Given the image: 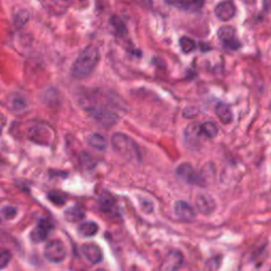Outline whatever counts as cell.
Wrapping results in <instances>:
<instances>
[{"mask_svg":"<svg viewBox=\"0 0 271 271\" xmlns=\"http://www.w3.org/2000/svg\"><path fill=\"white\" fill-rule=\"evenodd\" d=\"M100 51L93 45H89L76 57L71 67V73L76 79H85L93 72L100 62Z\"/></svg>","mask_w":271,"mask_h":271,"instance_id":"1","label":"cell"},{"mask_svg":"<svg viewBox=\"0 0 271 271\" xmlns=\"http://www.w3.org/2000/svg\"><path fill=\"white\" fill-rule=\"evenodd\" d=\"M112 145L113 150L122 157L127 159H140V152L135 141L128 137V136L117 133L113 134L112 137Z\"/></svg>","mask_w":271,"mask_h":271,"instance_id":"2","label":"cell"},{"mask_svg":"<svg viewBox=\"0 0 271 271\" xmlns=\"http://www.w3.org/2000/svg\"><path fill=\"white\" fill-rule=\"evenodd\" d=\"M85 111L88 113V114L94 121H96L99 124L103 125V126H106V127L114 125L119 120V117L117 113L108 111V109H106L104 107H101V106L90 105V106L85 107Z\"/></svg>","mask_w":271,"mask_h":271,"instance_id":"3","label":"cell"},{"mask_svg":"<svg viewBox=\"0 0 271 271\" xmlns=\"http://www.w3.org/2000/svg\"><path fill=\"white\" fill-rule=\"evenodd\" d=\"M176 174L179 179L189 184L195 185H205V180L202 173L197 172L194 167L189 163H183L179 165L176 170Z\"/></svg>","mask_w":271,"mask_h":271,"instance_id":"4","label":"cell"},{"mask_svg":"<svg viewBox=\"0 0 271 271\" xmlns=\"http://www.w3.org/2000/svg\"><path fill=\"white\" fill-rule=\"evenodd\" d=\"M44 254L45 257L51 263H61L66 259L67 251L65 245L61 241L53 240L46 245Z\"/></svg>","mask_w":271,"mask_h":271,"instance_id":"5","label":"cell"},{"mask_svg":"<svg viewBox=\"0 0 271 271\" xmlns=\"http://www.w3.org/2000/svg\"><path fill=\"white\" fill-rule=\"evenodd\" d=\"M217 35L224 46L230 50H237L242 46L241 42L236 37L235 30L232 27H222L218 30Z\"/></svg>","mask_w":271,"mask_h":271,"instance_id":"6","label":"cell"},{"mask_svg":"<svg viewBox=\"0 0 271 271\" xmlns=\"http://www.w3.org/2000/svg\"><path fill=\"white\" fill-rule=\"evenodd\" d=\"M174 213L178 219L182 222L191 223L196 218V213L192 206L183 201H178L174 203Z\"/></svg>","mask_w":271,"mask_h":271,"instance_id":"7","label":"cell"},{"mask_svg":"<svg viewBox=\"0 0 271 271\" xmlns=\"http://www.w3.org/2000/svg\"><path fill=\"white\" fill-rule=\"evenodd\" d=\"M53 229V225L48 219H42V221L38 223L37 227L32 230L30 238L31 241L35 244H40L42 242H45L47 240L49 232Z\"/></svg>","mask_w":271,"mask_h":271,"instance_id":"8","label":"cell"},{"mask_svg":"<svg viewBox=\"0 0 271 271\" xmlns=\"http://www.w3.org/2000/svg\"><path fill=\"white\" fill-rule=\"evenodd\" d=\"M236 14V8L232 0H225L215 8V15L222 22H229Z\"/></svg>","mask_w":271,"mask_h":271,"instance_id":"9","label":"cell"},{"mask_svg":"<svg viewBox=\"0 0 271 271\" xmlns=\"http://www.w3.org/2000/svg\"><path fill=\"white\" fill-rule=\"evenodd\" d=\"M195 204L197 210L202 213V214L204 215H210L216 209V203L214 201V198L210 196L209 194H199L196 197Z\"/></svg>","mask_w":271,"mask_h":271,"instance_id":"10","label":"cell"},{"mask_svg":"<svg viewBox=\"0 0 271 271\" xmlns=\"http://www.w3.org/2000/svg\"><path fill=\"white\" fill-rule=\"evenodd\" d=\"M165 1L189 13L201 11L204 5V0H165Z\"/></svg>","mask_w":271,"mask_h":271,"instance_id":"11","label":"cell"},{"mask_svg":"<svg viewBox=\"0 0 271 271\" xmlns=\"http://www.w3.org/2000/svg\"><path fill=\"white\" fill-rule=\"evenodd\" d=\"M83 254L85 255L88 262L91 264H98L102 261L103 253L101 248L95 244H85L82 247Z\"/></svg>","mask_w":271,"mask_h":271,"instance_id":"12","label":"cell"},{"mask_svg":"<svg viewBox=\"0 0 271 271\" xmlns=\"http://www.w3.org/2000/svg\"><path fill=\"white\" fill-rule=\"evenodd\" d=\"M182 262L183 256L179 251H171L165 259L164 268L166 271H177L181 266Z\"/></svg>","mask_w":271,"mask_h":271,"instance_id":"13","label":"cell"},{"mask_svg":"<svg viewBox=\"0 0 271 271\" xmlns=\"http://www.w3.org/2000/svg\"><path fill=\"white\" fill-rule=\"evenodd\" d=\"M215 113L218 119L221 120L224 124H229L233 120V113H232L229 105L225 103H218L215 108Z\"/></svg>","mask_w":271,"mask_h":271,"instance_id":"14","label":"cell"},{"mask_svg":"<svg viewBox=\"0 0 271 271\" xmlns=\"http://www.w3.org/2000/svg\"><path fill=\"white\" fill-rule=\"evenodd\" d=\"M86 140L88 145L96 151H104L107 146L106 139L103 137L101 134L98 133L90 134Z\"/></svg>","mask_w":271,"mask_h":271,"instance_id":"15","label":"cell"},{"mask_svg":"<svg viewBox=\"0 0 271 271\" xmlns=\"http://www.w3.org/2000/svg\"><path fill=\"white\" fill-rule=\"evenodd\" d=\"M99 231V226L94 222H85L77 227V232L83 237H92Z\"/></svg>","mask_w":271,"mask_h":271,"instance_id":"16","label":"cell"},{"mask_svg":"<svg viewBox=\"0 0 271 271\" xmlns=\"http://www.w3.org/2000/svg\"><path fill=\"white\" fill-rule=\"evenodd\" d=\"M64 216L67 222L70 223H76L80 222L85 217V211H84L80 206H71L68 208L65 213H64Z\"/></svg>","mask_w":271,"mask_h":271,"instance_id":"17","label":"cell"},{"mask_svg":"<svg viewBox=\"0 0 271 271\" xmlns=\"http://www.w3.org/2000/svg\"><path fill=\"white\" fill-rule=\"evenodd\" d=\"M99 204L100 209L104 212H111V210L113 208L115 204L114 197L108 192H102L99 197Z\"/></svg>","mask_w":271,"mask_h":271,"instance_id":"18","label":"cell"},{"mask_svg":"<svg viewBox=\"0 0 271 271\" xmlns=\"http://www.w3.org/2000/svg\"><path fill=\"white\" fill-rule=\"evenodd\" d=\"M109 23L113 27V31L115 32V34L118 36H124L127 33V28L125 23L122 21V18L114 15L111 18V21H109Z\"/></svg>","mask_w":271,"mask_h":271,"instance_id":"19","label":"cell"},{"mask_svg":"<svg viewBox=\"0 0 271 271\" xmlns=\"http://www.w3.org/2000/svg\"><path fill=\"white\" fill-rule=\"evenodd\" d=\"M201 130H202V134H203L205 137L208 138H214L218 134V127L217 125L214 123V122H204L203 125H201Z\"/></svg>","mask_w":271,"mask_h":271,"instance_id":"20","label":"cell"},{"mask_svg":"<svg viewBox=\"0 0 271 271\" xmlns=\"http://www.w3.org/2000/svg\"><path fill=\"white\" fill-rule=\"evenodd\" d=\"M179 46H180V49H181V51L183 53L189 54V53L193 52V51L195 50L196 44H195L194 41L192 40V38L186 37V36H182L179 40Z\"/></svg>","mask_w":271,"mask_h":271,"instance_id":"21","label":"cell"},{"mask_svg":"<svg viewBox=\"0 0 271 271\" xmlns=\"http://www.w3.org/2000/svg\"><path fill=\"white\" fill-rule=\"evenodd\" d=\"M30 14L27 10H19L14 16V23L17 28H22L29 22Z\"/></svg>","mask_w":271,"mask_h":271,"instance_id":"22","label":"cell"},{"mask_svg":"<svg viewBox=\"0 0 271 271\" xmlns=\"http://www.w3.org/2000/svg\"><path fill=\"white\" fill-rule=\"evenodd\" d=\"M10 107L13 109V111H21V109H23L25 107V103L24 101L21 98V96H14V98L11 99L10 101Z\"/></svg>","mask_w":271,"mask_h":271,"instance_id":"23","label":"cell"},{"mask_svg":"<svg viewBox=\"0 0 271 271\" xmlns=\"http://www.w3.org/2000/svg\"><path fill=\"white\" fill-rule=\"evenodd\" d=\"M17 214V209L15 208V206H12V205H5L3 206L2 209V216L5 218V219H12L14 218Z\"/></svg>","mask_w":271,"mask_h":271,"instance_id":"24","label":"cell"},{"mask_svg":"<svg viewBox=\"0 0 271 271\" xmlns=\"http://www.w3.org/2000/svg\"><path fill=\"white\" fill-rule=\"evenodd\" d=\"M11 253L9 252L8 250H3L1 254H0V267L1 269H4L6 266H8V264L11 261Z\"/></svg>","mask_w":271,"mask_h":271,"instance_id":"25","label":"cell"},{"mask_svg":"<svg viewBox=\"0 0 271 271\" xmlns=\"http://www.w3.org/2000/svg\"><path fill=\"white\" fill-rule=\"evenodd\" d=\"M48 198H49V201H50L51 203H54V204H56V205H62V204L65 203V199H64V198L59 194V193H54V192L50 193V194L48 195Z\"/></svg>","mask_w":271,"mask_h":271,"instance_id":"26","label":"cell"},{"mask_svg":"<svg viewBox=\"0 0 271 271\" xmlns=\"http://www.w3.org/2000/svg\"><path fill=\"white\" fill-rule=\"evenodd\" d=\"M197 114V109L195 107H186L183 111L184 118H194Z\"/></svg>","mask_w":271,"mask_h":271,"instance_id":"27","label":"cell"},{"mask_svg":"<svg viewBox=\"0 0 271 271\" xmlns=\"http://www.w3.org/2000/svg\"><path fill=\"white\" fill-rule=\"evenodd\" d=\"M263 8L267 12H271V0H263Z\"/></svg>","mask_w":271,"mask_h":271,"instance_id":"28","label":"cell"},{"mask_svg":"<svg viewBox=\"0 0 271 271\" xmlns=\"http://www.w3.org/2000/svg\"><path fill=\"white\" fill-rule=\"evenodd\" d=\"M95 271H106V270H104V269H96Z\"/></svg>","mask_w":271,"mask_h":271,"instance_id":"29","label":"cell"},{"mask_svg":"<svg viewBox=\"0 0 271 271\" xmlns=\"http://www.w3.org/2000/svg\"><path fill=\"white\" fill-rule=\"evenodd\" d=\"M270 271H271V270H270Z\"/></svg>","mask_w":271,"mask_h":271,"instance_id":"30","label":"cell"}]
</instances>
